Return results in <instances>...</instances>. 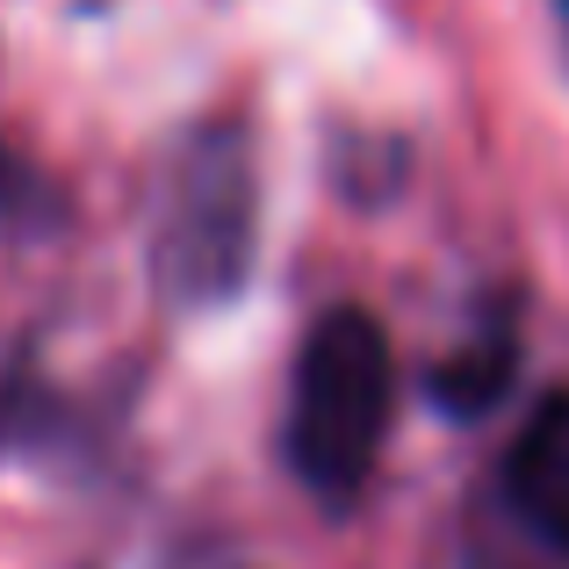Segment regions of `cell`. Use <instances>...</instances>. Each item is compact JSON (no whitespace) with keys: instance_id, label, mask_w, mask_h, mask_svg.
Wrapping results in <instances>:
<instances>
[{"instance_id":"6da1fadb","label":"cell","mask_w":569,"mask_h":569,"mask_svg":"<svg viewBox=\"0 0 569 569\" xmlns=\"http://www.w3.org/2000/svg\"><path fill=\"white\" fill-rule=\"evenodd\" d=\"M389 411H397V353L389 332L368 310H325L310 325L303 353L289 376V469L303 476L318 498L347 505L368 483L382 440H389Z\"/></svg>"},{"instance_id":"7a4b0ae2","label":"cell","mask_w":569,"mask_h":569,"mask_svg":"<svg viewBox=\"0 0 569 569\" xmlns=\"http://www.w3.org/2000/svg\"><path fill=\"white\" fill-rule=\"evenodd\" d=\"M246 246H252V181H246V152H194L181 188L167 202V238H159V267L167 281L194 303L231 296L246 274Z\"/></svg>"},{"instance_id":"3957f363","label":"cell","mask_w":569,"mask_h":569,"mask_svg":"<svg viewBox=\"0 0 569 569\" xmlns=\"http://www.w3.org/2000/svg\"><path fill=\"white\" fill-rule=\"evenodd\" d=\"M505 498L548 548L569 556V389L519 426L512 461H505Z\"/></svg>"},{"instance_id":"277c9868","label":"cell","mask_w":569,"mask_h":569,"mask_svg":"<svg viewBox=\"0 0 569 569\" xmlns=\"http://www.w3.org/2000/svg\"><path fill=\"white\" fill-rule=\"evenodd\" d=\"M512 368H519V339L505 332V325H483V332H469V347H461L455 361L432 368V397H440L447 411L476 418V411H490V403L505 397Z\"/></svg>"},{"instance_id":"5b68a950","label":"cell","mask_w":569,"mask_h":569,"mask_svg":"<svg viewBox=\"0 0 569 569\" xmlns=\"http://www.w3.org/2000/svg\"><path fill=\"white\" fill-rule=\"evenodd\" d=\"M562 14H569V0H562Z\"/></svg>"}]
</instances>
